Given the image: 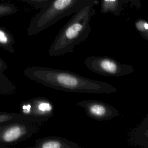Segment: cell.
Listing matches in <instances>:
<instances>
[{
  "label": "cell",
  "instance_id": "1",
  "mask_svg": "<svg viewBox=\"0 0 148 148\" xmlns=\"http://www.w3.org/2000/svg\"><path fill=\"white\" fill-rule=\"evenodd\" d=\"M24 75L36 83L56 90L69 92L111 94L117 89L112 84L60 69L46 66H29Z\"/></svg>",
  "mask_w": 148,
  "mask_h": 148
},
{
  "label": "cell",
  "instance_id": "2",
  "mask_svg": "<svg viewBox=\"0 0 148 148\" xmlns=\"http://www.w3.org/2000/svg\"><path fill=\"white\" fill-rule=\"evenodd\" d=\"M94 0L73 14L59 31L49 49V55L57 57L73 51L74 47L86 40L90 32V21L95 13Z\"/></svg>",
  "mask_w": 148,
  "mask_h": 148
},
{
  "label": "cell",
  "instance_id": "3",
  "mask_svg": "<svg viewBox=\"0 0 148 148\" xmlns=\"http://www.w3.org/2000/svg\"><path fill=\"white\" fill-rule=\"evenodd\" d=\"M94 0H52L31 19L27 34L34 36Z\"/></svg>",
  "mask_w": 148,
  "mask_h": 148
},
{
  "label": "cell",
  "instance_id": "4",
  "mask_svg": "<svg viewBox=\"0 0 148 148\" xmlns=\"http://www.w3.org/2000/svg\"><path fill=\"white\" fill-rule=\"evenodd\" d=\"M39 131V124L16 121L0 127V145L5 148L29 139Z\"/></svg>",
  "mask_w": 148,
  "mask_h": 148
},
{
  "label": "cell",
  "instance_id": "5",
  "mask_svg": "<svg viewBox=\"0 0 148 148\" xmlns=\"http://www.w3.org/2000/svg\"><path fill=\"white\" fill-rule=\"evenodd\" d=\"M84 64L91 72L105 76L121 77L134 71L132 65L121 63L113 58L105 56L88 57L84 60Z\"/></svg>",
  "mask_w": 148,
  "mask_h": 148
},
{
  "label": "cell",
  "instance_id": "6",
  "mask_svg": "<svg viewBox=\"0 0 148 148\" xmlns=\"http://www.w3.org/2000/svg\"><path fill=\"white\" fill-rule=\"evenodd\" d=\"M54 110V105L49 99L38 97L22 101L19 113L29 121L40 124L52 117Z\"/></svg>",
  "mask_w": 148,
  "mask_h": 148
},
{
  "label": "cell",
  "instance_id": "7",
  "mask_svg": "<svg viewBox=\"0 0 148 148\" xmlns=\"http://www.w3.org/2000/svg\"><path fill=\"white\" fill-rule=\"evenodd\" d=\"M77 105L84 109L88 117L97 121L110 120L119 115V112L113 106L98 100H82Z\"/></svg>",
  "mask_w": 148,
  "mask_h": 148
},
{
  "label": "cell",
  "instance_id": "8",
  "mask_svg": "<svg viewBox=\"0 0 148 148\" xmlns=\"http://www.w3.org/2000/svg\"><path fill=\"white\" fill-rule=\"evenodd\" d=\"M33 148H80L76 143L57 136H49L35 140Z\"/></svg>",
  "mask_w": 148,
  "mask_h": 148
},
{
  "label": "cell",
  "instance_id": "9",
  "mask_svg": "<svg viewBox=\"0 0 148 148\" xmlns=\"http://www.w3.org/2000/svg\"><path fill=\"white\" fill-rule=\"evenodd\" d=\"M130 141L134 145L148 148V122L142 121L131 131Z\"/></svg>",
  "mask_w": 148,
  "mask_h": 148
},
{
  "label": "cell",
  "instance_id": "10",
  "mask_svg": "<svg viewBox=\"0 0 148 148\" xmlns=\"http://www.w3.org/2000/svg\"><path fill=\"white\" fill-rule=\"evenodd\" d=\"M8 65L0 57V95H10L14 94L17 88L14 83L5 74Z\"/></svg>",
  "mask_w": 148,
  "mask_h": 148
},
{
  "label": "cell",
  "instance_id": "11",
  "mask_svg": "<svg viewBox=\"0 0 148 148\" xmlns=\"http://www.w3.org/2000/svg\"><path fill=\"white\" fill-rule=\"evenodd\" d=\"M123 5V0H101L100 11L102 14L112 13L119 16Z\"/></svg>",
  "mask_w": 148,
  "mask_h": 148
},
{
  "label": "cell",
  "instance_id": "12",
  "mask_svg": "<svg viewBox=\"0 0 148 148\" xmlns=\"http://www.w3.org/2000/svg\"><path fill=\"white\" fill-rule=\"evenodd\" d=\"M14 43L15 39L11 32L6 28L0 26V47L10 53H14Z\"/></svg>",
  "mask_w": 148,
  "mask_h": 148
},
{
  "label": "cell",
  "instance_id": "13",
  "mask_svg": "<svg viewBox=\"0 0 148 148\" xmlns=\"http://www.w3.org/2000/svg\"><path fill=\"white\" fill-rule=\"evenodd\" d=\"M16 121H29L25 116L20 113L0 112V127Z\"/></svg>",
  "mask_w": 148,
  "mask_h": 148
},
{
  "label": "cell",
  "instance_id": "14",
  "mask_svg": "<svg viewBox=\"0 0 148 148\" xmlns=\"http://www.w3.org/2000/svg\"><path fill=\"white\" fill-rule=\"evenodd\" d=\"M18 11V8L12 3L0 2V17L14 14Z\"/></svg>",
  "mask_w": 148,
  "mask_h": 148
},
{
  "label": "cell",
  "instance_id": "15",
  "mask_svg": "<svg viewBox=\"0 0 148 148\" xmlns=\"http://www.w3.org/2000/svg\"><path fill=\"white\" fill-rule=\"evenodd\" d=\"M33 6L35 9H40L50 2L52 0H17Z\"/></svg>",
  "mask_w": 148,
  "mask_h": 148
},
{
  "label": "cell",
  "instance_id": "16",
  "mask_svg": "<svg viewBox=\"0 0 148 148\" xmlns=\"http://www.w3.org/2000/svg\"><path fill=\"white\" fill-rule=\"evenodd\" d=\"M135 26L140 36L148 32V21L143 19H138L135 22Z\"/></svg>",
  "mask_w": 148,
  "mask_h": 148
},
{
  "label": "cell",
  "instance_id": "17",
  "mask_svg": "<svg viewBox=\"0 0 148 148\" xmlns=\"http://www.w3.org/2000/svg\"><path fill=\"white\" fill-rule=\"evenodd\" d=\"M123 4H130V5L139 9L141 7V0H123Z\"/></svg>",
  "mask_w": 148,
  "mask_h": 148
},
{
  "label": "cell",
  "instance_id": "18",
  "mask_svg": "<svg viewBox=\"0 0 148 148\" xmlns=\"http://www.w3.org/2000/svg\"><path fill=\"white\" fill-rule=\"evenodd\" d=\"M141 37H142V38H143L144 39H145L146 40L148 41V32H147L146 34L141 35Z\"/></svg>",
  "mask_w": 148,
  "mask_h": 148
}]
</instances>
